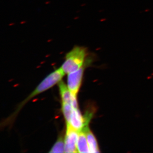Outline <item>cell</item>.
I'll use <instances>...</instances> for the list:
<instances>
[{
    "label": "cell",
    "instance_id": "7",
    "mask_svg": "<svg viewBox=\"0 0 153 153\" xmlns=\"http://www.w3.org/2000/svg\"><path fill=\"white\" fill-rule=\"evenodd\" d=\"M77 149L79 153H90L86 134L83 129L79 131L78 133Z\"/></svg>",
    "mask_w": 153,
    "mask_h": 153
},
{
    "label": "cell",
    "instance_id": "5",
    "mask_svg": "<svg viewBox=\"0 0 153 153\" xmlns=\"http://www.w3.org/2000/svg\"><path fill=\"white\" fill-rule=\"evenodd\" d=\"M66 124L65 136V152L78 153L77 141L79 132L74 129L69 123Z\"/></svg>",
    "mask_w": 153,
    "mask_h": 153
},
{
    "label": "cell",
    "instance_id": "1",
    "mask_svg": "<svg viewBox=\"0 0 153 153\" xmlns=\"http://www.w3.org/2000/svg\"><path fill=\"white\" fill-rule=\"evenodd\" d=\"M65 74V73L63 72L61 68L56 69L55 71L49 74L40 82V84L37 86L36 89L33 91V92L27 98H26L25 100L20 103L16 111L13 113V114L11 115V116L7 118V119L6 123L7 124H10V123L14 121V120L18 114V113L20 111L22 107H23L24 105L28 102V101H30L33 97H35L36 96L43 93L44 91L53 87L57 83H59Z\"/></svg>",
    "mask_w": 153,
    "mask_h": 153
},
{
    "label": "cell",
    "instance_id": "6",
    "mask_svg": "<svg viewBox=\"0 0 153 153\" xmlns=\"http://www.w3.org/2000/svg\"><path fill=\"white\" fill-rule=\"evenodd\" d=\"M58 87H59V91H60L62 102L69 103L71 105L72 99H73V96H74L71 93V91L68 89L67 85L64 83L63 81L61 80L58 83Z\"/></svg>",
    "mask_w": 153,
    "mask_h": 153
},
{
    "label": "cell",
    "instance_id": "9",
    "mask_svg": "<svg viewBox=\"0 0 153 153\" xmlns=\"http://www.w3.org/2000/svg\"><path fill=\"white\" fill-rule=\"evenodd\" d=\"M49 153L65 152V136L62 134L59 137L58 139L53 145L49 152Z\"/></svg>",
    "mask_w": 153,
    "mask_h": 153
},
{
    "label": "cell",
    "instance_id": "2",
    "mask_svg": "<svg viewBox=\"0 0 153 153\" xmlns=\"http://www.w3.org/2000/svg\"><path fill=\"white\" fill-rule=\"evenodd\" d=\"M88 51L86 47L75 46L66 54L61 66L65 74H68L82 67L88 60Z\"/></svg>",
    "mask_w": 153,
    "mask_h": 153
},
{
    "label": "cell",
    "instance_id": "10",
    "mask_svg": "<svg viewBox=\"0 0 153 153\" xmlns=\"http://www.w3.org/2000/svg\"><path fill=\"white\" fill-rule=\"evenodd\" d=\"M62 111L63 112L66 123H69L73 107L71 104L62 102Z\"/></svg>",
    "mask_w": 153,
    "mask_h": 153
},
{
    "label": "cell",
    "instance_id": "3",
    "mask_svg": "<svg viewBox=\"0 0 153 153\" xmlns=\"http://www.w3.org/2000/svg\"><path fill=\"white\" fill-rule=\"evenodd\" d=\"M89 62V60L88 59L86 63L82 67L78 70L68 74L67 86L71 93L74 96H77L82 83L84 70L86 65L88 64Z\"/></svg>",
    "mask_w": 153,
    "mask_h": 153
},
{
    "label": "cell",
    "instance_id": "8",
    "mask_svg": "<svg viewBox=\"0 0 153 153\" xmlns=\"http://www.w3.org/2000/svg\"><path fill=\"white\" fill-rule=\"evenodd\" d=\"M83 129L86 134L90 153L100 152L96 139L92 132L89 129L88 126L85 127Z\"/></svg>",
    "mask_w": 153,
    "mask_h": 153
},
{
    "label": "cell",
    "instance_id": "4",
    "mask_svg": "<svg viewBox=\"0 0 153 153\" xmlns=\"http://www.w3.org/2000/svg\"><path fill=\"white\" fill-rule=\"evenodd\" d=\"M91 117V114L88 113L83 116L78 108H73L69 124L74 129L79 132L88 126Z\"/></svg>",
    "mask_w": 153,
    "mask_h": 153
}]
</instances>
